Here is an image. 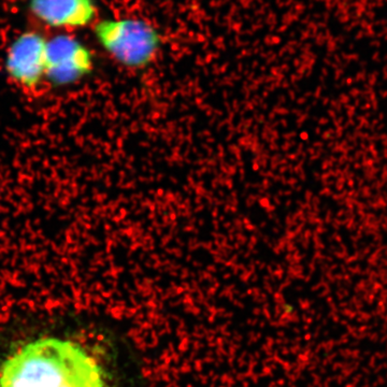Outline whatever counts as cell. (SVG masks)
Masks as SVG:
<instances>
[{
  "mask_svg": "<svg viewBox=\"0 0 387 387\" xmlns=\"http://www.w3.org/2000/svg\"><path fill=\"white\" fill-rule=\"evenodd\" d=\"M95 344L69 327L23 332L0 347V387H112Z\"/></svg>",
  "mask_w": 387,
  "mask_h": 387,
  "instance_id": "6da1fadb",
  "label": "cell"
},
{
  "mask_svg": "<svg viewBox=\"0 0 387 387\" xmlns=\"http://www.w3.org/2000/svg\"><path fill=\"white\" fill-rule=\"evenodd\" d=\"M93 31L98 45L115 64L135 71L152 66L164 43L159 29L139 16L98 19Z\"/></svg>",
  "mask_w": 387,
  "mask_h": 387,
  "instance_id": "7a4b0ae2",
  "label": "cell"
},
{
  "mask_svg": "<svg viewBox=\"0 0 387 387\" xmlns=\"http://www.w3.org/2000/svg\"><path fill=\"white\" fill-rule=\"evenodd\" d=\"M47 39L38 30H25L12 40L6 51L7 77L27 96L36 97L47 87Z\"/></svg>",
  "mask_w": 387,
  "mask_h": 387,
  "instance_id": "3957f363",
  "label": "cell"
},
{
  "mask_svg": "<svg viewBox=\"0 0 387 387\" xmlns=\"http://www.w3.org/2000/svg\"><path fill=\"white\" fill-rule=\"evenodd\" d=\"M95 56L88 45L72 34L57 32L47 39V87L77 84L92 74Z\"/></svg>",
  "mask_w": 387,
  "mask_h": 387,
  "instance_id": "277c9868",
  "label": "cell"
},
{
  "mask_svg": "<svg viewBox=\"0 0 387 387\" xmlns=\"http://www.w3.org/2000/svg\"><path fill=\"white\" fill-rule=\"evenodd\" d=\"M29 14L45 28L72 34L99 19L97 0H27Z\"/></svg>",
  "mask_w": 387,
  "mask_h": 387,
  "instance_id": "5b68a950",
  "label": "cell"
}]
</instances>
